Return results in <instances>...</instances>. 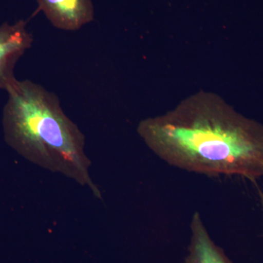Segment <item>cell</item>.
<instances>
[{
  "instance_id": "6da1fadb",
  "label": "cell",
  "mask_w": 263,
  "mask_h": 263,
  "mask_svg": "<svg viewBox=\"0 0 263 263\" xmlns=\"http://www.w3.org/2000/svg\"><path fill=\"white\" fill-rule=\"evenodd\" d=\"M147 147L169 165L209 176L263 178V124L214 93L200 91L137 127Z\"/></svg>"
},
{
  "instance_id": "7a4b0ae2",
  "label": "cell",
  "mask_w": 263,
  "mask_h": 263,
  "mask_svg": "<svg viewBox=\"0 0 263 263\" xmlns=\"http://www.w3.org/2000/svg\"><path fill=\"white\" fill-rule=\"evenodd\" d=\"M5 91L3 109L5 140L29 162L67 176L102 200L89 174L91 161L85 153V137L62 110L54 93L30 80L15 79Z\"/></svg>"
},
{
  "instance_id": "3957f363",
  "label": "cell",
  "mask_w": 263,
  "mask_h": 263,
  "mask_svg": "<svg viewBox=\"0 0 263 263\" xmlns=\"http://www.w3.org/2000/svg\"><path fill=\"white\" fill-rule=\"evenodd\" d=\"M32 34L23 20L0 25V89L6 90L15 79V66L32 46Z\"/></svg>"
},
{
  "instance_id": "277c9868",
  "label": "cell",
  "mask_w": 263,
  "mask_h": 263,
  "mask_svg": "<svg viewBox=\"0 0 263 263\" xmlns=\"http://www.w3.org/2000/svg\"><path fill=\"white\" fill-rule=\"evenodd\" d=\"M40 10L53 27L76 31L94 20L92 0H37Z\"/></svg>"
},
{
  "instance_id": "5b68a950",
  "label": "cell",
  "mask_w": 263,
  "mask_h": 263,
  "mask_svg": "<svg viewBox=\"0 0 263 263\" xmlns=\"http://www.w3.org/2000/svg\"><path fill=\"white\" fill-rule=\"evenodd\" d=\"M185 263H233L213 240L200 213L195 212L190 222V238Z\"/></svg>"
},
{
  "instance_id": "8992f818",
  "label": "cell",
  "mask_w": 263,
  "mask_h": 263,
  "mask_svg": "<svg viewBox=\"0 0 263 263\" xmlns=\"http://www.w3.org/2000/svg\"><path fill=\"white\" fill-rule=\"evenodd\" d=\"M257 195H258L259 205H260L261 211H262L263 219V191L261 189L257 188Z\"/></svg>"
}]
</instances>
